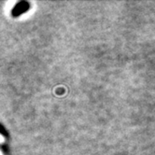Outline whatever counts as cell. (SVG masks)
I'll list each match as a JSON object with an SVG mask.
<instances>
[{
	"label": "cell",
	"mask_w": 155,
	"mask_h": 155,
	"mask_svg": "<svg viewBox=\"0 0 155 155\" xmlns=\"http://www.w3.org/2000/svg\"><path fill=\"white\" fill-rule=\"evenodd\" d=\"M30 8V3L27 1H21L18 4L14 6V8L12 10V16L13 18L19 17L21 13L26 12Z\"/></svg>",
	"instance_id": "1"
}]
</instances>
